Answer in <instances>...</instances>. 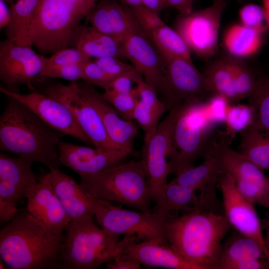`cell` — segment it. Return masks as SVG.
Segmentation results:
<instances>
[{
    "mask_svg": "<svg viewBox=\"0 0 269 269\" xmlns=\"http://www.w3.org/2000/svg\"><path fill=\"white\" fill-rule=\"evenodd\" d=\"M0 117V148L49 169L61 164L58 144L65 135L41 120L26 105L5 96Z\"/></svg>",
    "mask_w": 269,
    "mask_h": 269,
    "instance_id": "obj_1",
    "label": "cell"
},
{
    "mask_svg": "<svg viewBox=\"0 0 269 269\" xmlns=\"http://www.w3.org/2000/svg\"><path fill=\"white\" fill-rule=\"evenodd\" d=\"M231 228L223 214L196 209L165 217L163 239L199 269H215L223 239Z\"/></svg>",
    "mask_w": 269,
    "mask_h": 269,
    "instance_id": "obj_2",
    "label": "cell"
},
{
    "mask_svg": "<svg viewBox=\"0 0 269 269\" xmlns=\"http://www.w3.org/2000/svg\"><path fill=\"white\" fill-rule=\"evenodd\" d=\"M62 233L53 232L22 211L0 231V257L8 269L57 268Z\"/></svg>",
    "mask_w": 269,
    "mask_h": 269,
    "instance_id": "obj_3",
    "label": "cell"
},
{
    "mask_svg": "<svg viewBox=\"0 0 269 269\" xmlns=\"http://www.w3.org/2000/svg\"><path fill=\"white\" fill-rule=\"evenodd\" d=\"M98 0H39L31 41L41 53L53 54L71 46L73 35Z\"/></svg>",
    "mask_w": 269,
    "mask_h": 269,
    "instance_id": "obj_4",
    "label": "cell"
},
{
    "mask_svg": "<svg viewBox=\"0 0 269 269\" xmlns=\"http://www.w3.org/2000/svg\"><path fill=\"white\" fill-rule=\"evenodd\" d=\"M80 179L82 187L96 199L115 201L143 212H151V199L141 159L120 163Z\"/></svg>",
    "mask_w": 269,
    "mask_h": 269,
    "instance_id": "obj_5",
    "label": "cell"
},
{
    "mask_svg": "<svg viewBox=\"0 0 269 269\" xmlns=\"http://www.w3.org/2000/svg\"><path fill=\"white\" fill-rule=\"evenodd\" d=\"M60 248L58 269H91L111 262L120 235L110 233L88 221H71Z\"/></svg>",
    "mask_w": 269,
    "mask_h": 269,
    "instance_id": "obj_6",
    "label": "cell"
},
{
    "mask_svg": "<svg viewBox=\"0 0 269 269\" xmlns=\"http://www.w3.org/2000/svg\"><path fill=\"white\" fill-rule=\"evenodd\" d=\"M204 101L183 102L174 132L176 151L170 157V174L194 165L198 158L204 156L213 138L209 131L213 125L206 116Z\"/></svg>",
    "mask_w": 269,
    "mask_h": 269,
    "instance_id": "obj_7",
    "label": "cell"
},
{
    "mask_svg": "<svg viewBox=\"0 0 269 269\" xmlns=\"http://www.w3.org/2000/svg\"><path fill=\"white\" fill-rule=\"evenodd\" d=\"M182 103L173 106L151 135L144 140L142 156L151 200L156 202L167 183L170 165L167 160L176 151L174 128Z\"/></svg>",
    "mask_w": 269,
    "mask_h": 269,
    "instance_id": "obj_8",
    "label": "cell"
},
{
    "mask_svg": "<svg viewBox=\"0 0 269 269\" xmlns=\"http://www.w3.org/2000/svg\"><path fill=\"white\" fill-rule=\"evenodd\" d=\"M226 6L224 0H214L205 8L178 18L175 30L199 57L210 58L217 52L221 20Z\"/></svg>",
    "mask_w": 269,
    "mask_h": 269,
    "instance_id": "obj_9",
    "label": "cell"
},
{
    "mask_svg": "<svg viewBox=\"0 0 269 269\" xmlns=\"http://www.w3.org/2000/svg\"><path fill=\"white\" fill-rule=\"evenodd\" d=\"M43 94L63 104L88 136L93 145L100 151L119 148L110 139L95 109L82 94L78 82L68 85L54 83L46 86Z\"/></svg>",
    "mask_w": 269,
    "mask_h": 269,
    "instance_id": "obj_10",
    "label": "cell"
},
{
    "mask_svg": "<svg viewBox=\"0 0 269 269\" xmlns=\"http://www.w3.org/2000/svg\"><path fill=\"white\" fill-rule=\"evenodd\" d=\"M144 34L134 32L126 37L123 43L125 58L145 82L160 94L170 110L177 104L167 80V62Z\"/></svg>",
    "mask_w": 269,
    "mask_h": 269,
    "instance_id": "obj_11",
    "label": "cell"
},
{
    "mask_svg": "<svg viewBox=\"0 0 269 269\" xmlns=\"http://www.w3.org/2000/svg\"><path fill=\"white\" fill-rule=\"evenodd\" d=\"M95 216L101 227L111 234L134 236L141 241L163 238L164 218L151 212L126 210L110 201L96 199Z\"/></svg>",
    "mask_w": 269,
    "mask_h": 269,
    "instance_id": "obj_12",
    "label": "cell"
},
{
    "mask_svg": "<svg viewBox=\"0 0 269 269\" xmlns=\"http://www.w3.org/2000/svg\"><path fill=\"white\" fill-rule=\"evenodd\" d=\"M220 146L221 138L219 140L214 138L203 156V162L178 172L172 180L199 192L198 209L223 214L221 212L222 203L216 193L219 178L225 173L220 157Z\"/></svg>",
    "mask_w": 269,
    "mask_h": 269,
    "instance_id": "obj_13",
    "label": "cell"
},
{
    "mask_svg": "<svg viewBox=\"0 0 269 269\" xmlns=\"http://www.w3.org/2000/svg\"><path fill=\"white\" fill-rule=\"evenodd\" d=\"M31 161L0 153V220L6 223L16 216L17 205L37 183Z\"/></svg>",
    "mask_w": 269,
    "mask_h": 269,
    "instance_id": "obj_14",
    "label": "cell"
},
{
    "mask_svg": "<svg viewBox=\"0 0 269 269\" xmlns=\"http://www.w3.org/2000/svg\"><path fill=\"white\" fill-rule=\"evenodd\" d=\"M218 187L222 194L223 215L231 228L256 241L269 262L260 219L254 204L245 198L237 189L233 177L224 173L219 178Z\"/></svg>",
    "mask_w": 269,
    "mask_h": 269,
    "instance_id": "obj_15",
    "label": "cell"
},
{
    "mask_svg": "<svg viewBox=\"0 0 269 269\" xmlns=\"http://www.w3.org/2000/svg\"><path fill=\"white\" fill-rule=\"evenodd\" d=\"M0 91L5 96L11 97L26 105L41 120L53 128L88 145H93L69 110L58 101L43 93L32 92L21 94L1 86Z\"/></svg>",
    "mask_w": 269,
    "mask_h": 269,
    "instance_id": "obj_16",
    "label": "cell"
},
{
    "mask_svg": "<svg viewBox=\"0 0 269 269\" xmlns=\"http://www.w3.org/2000/svg\"><path fill=\"white\" fill-rule=\"evenodd\" d=\"M116 255L148 267L199 269L177 254L163 238L141 241L135 237L125 236L119 241Z\"/></svg>",
    "mask_w": 269,
    "mask_h": 269,
    "instance_id": "obj_17",
    "label": "cell"
},
{
    "mask_svg": "<svg viewBox=\"0 0 269 269\" xmlns=\"http://www.w3.org/2000/svg\"><path fill=\"white\" fill-rule=\"evenodd\" d=\"M61 164L76 172L80 177H87L120 163L129 154L121 149L100 151L61 140L58 144Z\"/></svg>",
    "mask_w": 269,
    "mask_h": 269,
    "instance_id": "obj_18",
    "label": "cell"
},
{
    "mask_svg": "<svg viewBox=\"0 0 269 269\" xmlns=\"http://www.w3.org/2000/svg\"><path fill=\"white\" fill-rule=\"evenodd\" d=\"M165 60L167 80L176 104L204 101L213 95L203 74L192 61L177 57Z\"/></svg>",
    "mask_w": 269,
    "mask_h": 269,
    "instance_id": "obj_19",
    "label": "cell"
},
{
    "mask_svg": "<svg viewBox=\"0 0 269 269\" xmlns=\"http://www.w3.org/2000/svg\"><path fill=\"white\" fill-rule=\"evenodd\" d=\"M26 198V211L49 230L62 233L72 221L53 188L49 173L39 177Z\"/></svg>",
    "mask_w": 269,
    "mask_h": 269,
    "instance_id": "obj_20",
    "label": "cell"
},
{
    "mask_svg": "<svg viewBox=\"0 0 269 269\" xmlns=\"http://www.w3.org/2000/svg\"><path fill=\"white\" fill-rule=\"evenodd\" d=\"M78 84L84 97L100 116L110 139L119 148L131 154L134 138L138 133L135 125L132 121L121 118L94 85L85 81Z\"/></svg>",
    "mask_w": 269,
    "mask_h": 269,
    "instance_id": "obj_21",
    "label": "cell"
},
{
    "mask_svg": "<svg viewBox=\"0 0 269 269\" xmlns=\"http://www.w3.org/2000/svg\"><path fill=\"white\" fill-rule=\"evenodd\" d=\"M85 18L96 30L123 40L133 32H143L131 8L115 0L97 2Z\"/></svg>",
    "mask_w": 269,
    "mask_h": 269,
    "instance_id": "obj_22",
    "label": "cell"
},
{
    "mask_svg": "<svg viewBox=\"0 0 269 269\" xmlns=\"http://www.w3.org/2000/svg\"><path fill=\"white\" fill-rule=\"evenodd\" d=\"M49 170L53 188L72 221L93 220L96 199L58 168Z\"/></svg>",
    "mask_w": 269,
    "mask_h": 269,
    "instance_id": "obj_23",
    "label": "cell"
},
{
    "mask_svg": "<svg viewBox=\"0 0 269 269\" xmlns=\"http://www.w3.org/2000/svg\"><path fill=\"white\" fill-rule=\"evenodd\" d=\"M123 40L105 34L92 26L80 25L72 39L71 46L91 58H125Z\"/></svg>",
    "mask_w": 269,
    "mask_h": 269,
    "instance_id": "obj_24",
    "label": "cell"
},
{
    "mask_svg": "<svg viewBox=\"0 0 269 269\" xmlns=\"http://www.w3.org/2000/svg\"><path fill=\"white\" fill-rule=\"evenodd\" d=\"M250 259L266 260L269 262L256 241L234 230L222 243L215 269H231L234 265Z\"/></svg>",
    "mask_w": 269,
    "mask_h": 269,
    "instance_id": "obj_25",
    "label": "cell"
},
{
    "mask_svg": "<svg viewBox=\"0 0 269 269\" xmlns=\"http://www.w3.org/2000/svg\"><path fill=\"white\" fill-rule=\"evenodd\" d=\"M265 30L235 23L226 30L223 45L229 56L240 59H246L257 54L264 43Z\"/></svg>",
    "mask_w": 269,
    "mask_h": 269,
    "instance_id": "obj_26",
    "label": "cell"
},
{
    "mask_svg": "<svg viewBox=\"0 0 269 269\" xmlns=\"http://www.w3.org/2000/svg\"><path fill=\"white\" fill-rule=\"evenodd\" d=\"M199 208L198 196L196 195L195 191L172 180L163 188L159 199L151 212L164 218L172 211L190 212Z\"/></svg>",
    "mask_w": 269,
    "mask_h": 269,
    "instance_id": "obj_27",
    "label": "cell"
},
{
    "mask_svg": "<svg viewBox=\"0 0 269 269\" xmlns=\"http://www.w3.org/2000/svg\"><path fill=\"white\" fill-rule=\"evenodd\" d=\"M39 0H17L10 4L11 20L6 35L15 44L32 47L31 31Z\"/></svg>",
    "mask_w": 269,
    "mask_h": 269,
    "instance_id": "obj_28",
    "label": "cell"
},
{
    "mask_svg": "<svg viewBox=\"0 0 269 269\" xmlns=\"http://www.w3.org/2000/svg\"><path fill=\"white\" fill-rule=\"evenodd\" d=\"M203 74L213 94L222 96L231 103L240 101L229 56L217 59L210 63Z\"/></svg>",
    "mask_w": 269,
    "mask_h": 269,
    "instance_id": "obj_29",
    "label": "cell"
},
{
    "mask_svg": "<svg viewBox=\"0 0 269 269\" xmlns=\"http://www.w3.org/2000/svg\"><path fill=\"white\" fill-rule=\"evenodd\" d=\"M238 151L263 170L269 171V132L249 127L241 132Z\"/></svg>",
    "mask_w": 269,
    "mask_h": 269,
    "instance_id": "obj_30",
    "label": "cell"
},
{
    "mask_svg": "<svg viewBox=\"0 0 269 269\" xmlns=\"http://www.w3.org/2000/svg\"><path fill=\"white\" fill-rule=\"evenodd\" d=\"M165 60L181 57L192 61L191 51L180 35L165 23L146 34Z\"/></svg>",
    "mask_w": 269,
    "mask_h": 269,
    "instance_id": "obj_31",
    "label": "cell"
},
{
    "mask_svg": "<svg viewBox=\"0 0 269 269\" xmlns=\"http://www.w3.org/2000/svg\"><path fill=\"white\" fill-rule=\"evenodd\" d=\"M248 98L256 111L255 121L251 126L269 132V78L258 76L255 88Z\"/></svg>",
    "mask_w": 269,
    "mask_h": 269,
    "instance_id": "obj_32",
    "label": "cell"
},
{
    "mask_svg": "<svg viewBox=\"0 0 269 269\" xmlns=\"http://www.w3.org/2000/svg\"><path fill=\"white\" fill-rule=\"evenodd\" d=\"M256 111L251 104H230L227 109L224 123L226 130L224 134L233 137L239 132H242L254 122Z\"/></svg>",
    "mask_w": 269,
    "mask_h": 269,
    "instance_id": "obj_33",
    "label": "cell"
},
{
    "mask_svg": "<svg viewBox=\"0 0 269 269\" xmlns=\"http://www.w3.org/2000/svg\"><path fill=\"white\" fill-rule=\"evenodd\" d=\"M229 57L236 88L240 100L248 98L255 88L258 76L243 59Z\"/></svg>",
    "mask_w": 269,
    "mask_h": 269,
    "instance_id": "obj_34",
    "label": "cell"
},
{
    "mask_svg": "<svg viewBox=\"0 0 269 269\" xmlns=\"http://www.w3.org/2000/svg\"><path fill=\"white\" fill-rule=\"evenodd\" d=\"M103 95L123 119L130 121L134 120V111L138 100L135 89L131 93H120L108 89Z\"/></svg>",
    "mask_w": 269,
    "mask_h": 269,
    "instance_id": "obj_35",
    "label": "cell"
},
{
    "mask_svg": "<svg viewBox=\"0 0 269 269\" xmlns=\"http://www.w3.org/2000/svg\"><path fill=\"white\" fill-rule=\"evenodd\" d=\"M43 68L72 64H83L91 58L78 48H65L53 53L49 57L43 56Z\"/></svg>",
    "mask_w": 269,
    "mask_h": 269,
    "instance_id": "obj_36",
    "label": "cell"
},
{
    "mask_svg": "<svg viewBox=\"0 0 269 269\" xmlns=\"http://www.w3.org/2000/svg\"><path fill=\"white\" fill-rule=\"evenodd\" d=\"M162 115L146 106L138 99L133 114L135 120L144 133V140L147 139L158 126Z\"/></svg>",
    "mask_w": 269,
    "mask_h": 269,
    "instance_id": "obj_37",
    "label": "cell"
},
{
    "mask_svg": "<svg viewBox=\"0 0 269 269\" xmlns=\"http://www.w3.org/2000/svg\"><path fill=\"white\" fill-rule=\"evenodd\" d=\"M135 89L139 101L163 115L167 109L165 104L158 98L155 89L147 84L140 75L136 80Z\"/></svg>",
    "mask_w": 269,
    "mask_h": 269,
    "instance_id": "obj_38",
    "label": "cell"
},
{
    "mask_svg": "<svg viewBox=\"0 0 269 269\" xmlns=\"http://www.w3.org/2000/svg\"><path fill=\"white\" fill-rule=\"evenodd\" d=\"M240 23L248 27L266 30V19L264 8L258 4L249 3L239 10Z\"/></svg>",
    "mask_w": 269,
    "mask_h": 269,
    "instance_id": "obj_39",
    "label": "cell"
},
{
    "mask_svg": "<svg viewBox=\"0 0 269 269\" xmlns=\"http://www.w3.org/2000/svg\"><path fill=\"white\" fill-rule=\"evenodd\" d=\"M113 79L94 60L83 64L82 80L84 81L106 90Z\"/></svg>",
    "mask_w": 269,
    "mask_h": 269,
    "instance_id": "obj_40",
    "label": "cell"
},
{
    "mask_svg": "<svg viewBox=\"0 0 269 269\" xmlns=\"http://www.w3.org/2000/svg\"><path fill=\"white\" fill-rule=\"evenodd\" d=\"M231 103L225 97L213 94L204 102V111L207 119L213 124L224 122L228 106Z\"/></svg>",
    "mask_w": 269,
    "mask_h": 269,
    "instance_id": "obj_41",
    "label": "cell"
},
{
    "mask_svg": "<svg viewBox=\"0 0 269 269\" xmlns=\"http://www.w3.org/2000/svg\"><path fill=\"white\" fill-rule=\"evenodd\" d=\"M83 64H72L44 68L38 77L77 81L82 79Z\"/></svg>",
    "mask_w": 269,
    "mask_h": 269,
    "instance_id": "obj_42",
    "label": "cell"
},
{
    "mask_svg": "<svg viewBox=\"0 0 269 269\" xmlns=\"http://www.w3.org/2000/svg\"><path fill=\"white\" fill-rule=\"evenodd\" d=\"M130 8L136 22L145 34L165 24L159 15L142 5Z\"/></svg>",
    "mask_w": 269,
    "mask_h": 269,
    "instance_id": "obj_43",
    "label": "cell"
},
{
    "mask_svg": "<svg viewBox=\"0 0 269 269\" xmlns=\"http://www.w3.org/2000/svg\"><path fill=\"white\" fill-rule=\"evenodd\" d=\"M94 60L113 78L134 69L132 65L116 57H100L95 58Z\"/></svg>",
    "mask_w": 269,
    "mask_h": 269,
    "instance_id": "obj_44",
    "label": "cell"
},
{
    "mask_svg": "<svg viewBox=\"0 0 269 269\" xmlns=\"http://www.w3.org/2000/svg\"><path fill=\"white\" fill-rule=\"evenodd\" d=\"M139 75L135 69L122 74L112 80L108 89L120 93H131L135 89L134 85H136Z\"/></svg>",
    "mask_w": 269,
    "mask_h": 269,
    "instance_id": "obj_45",
    "label": "cell"
},
{
    "mask_svg": "<svg viewBox=\"0 0 269 269\" xmlns=\"http://www.w3.org/2000/svg\"><path fill=\"white\" fill-rule=\"evenodd\" d=\"M141 264L137 261L125 259L119 256H115L114 260L108 263L107 269H139Z\"/></svg>",
    "mask_w": 269,
    "mask_h": 269,
    "instance_id": "obj_46",
    "label": "cell"
},
{
    "mask_svg": "<svg viewBox=\"0 0 269 269\" xmlns=\"http://www.w3.org/2000/svg\"><path fill=\"white\" fill-rule=\"evenodd\" d=\"M166 6L175 8L180 15H187L193 11V0H164Z\"/></svg>",
    "mask_w": 269,
    "mask_h": 269,
    "instance_id": "obj_47",
    "label": "cell"
},
{
    "mask_svg": "<svg viewBox=\"0 0 269 269\" xmlns=\"http://www.w3.org/2000/svg\"><path fill=\"white\" fill-rule=\"evenodd\" d=\"M11 20L10 8L3 0H0V28L6 27Z\"/></svg>",
    "mask_w": 269,
    "mask_h": 269,
    "instance_id": "obj_48",
    "label": "cell"
},
{
    "mask_svg": "<svg viewBox=\"0 0 269 269\" xmlns=\"http://www.w3.org/2000/svg\"><path fill=\"white\" fill-rule=\"evenodd\" d=\"M141 4L159 15L166 6L164 0H141Z\"/></svg>",
    "mask_w": 269,
    "mask_h": 269,
    "instance_id": "obj_49",
    "label": "cell"
},
{
    "mask_svg": "<svg viewBox=\"0 0 269 269\" xmlns=\"http://www.w3.org/2000/svg\"><path fill=\"white\" fill-rule=\"evenodd\" d=\"M265 14L266 22L269 28V0H262Z\"/></svg>",
    "mask_w": 269,
    "mask_h": 269,
    "instance_id": "obj_50",
    "label": "cell"
},
{
    "mask_svg": "<svg viewBox=\"0 0 269 269\" xmlns=\"http://www.w3.org/2000/svg\"><path fill=\"white\" fill-rule=\"evenodd\" d=\"M129 7H135L142 5L141 0H121Z\"/></svg>",
    "mask_w": 269,
    "mask_h": 269,
    "instance_id": "obj_51",
    "label": "cell"
},
{
    "mask_svg": "<svg viewBox=\"0 0 269 269\" xmlns=\"http://www.w3.org/2000/svg\"><path fill=\"white\" fill-rule=\"evenodd\" d=\"M266 234L264 236V239L266 247L269 252V225L266 224Z\"/></svg>",
    "mask_w": 269,
    "mask_h": 269,
    "instance_id": "obj_52",
    "label": "cell"
},
{
    "mask_svg": "<svg viewBox=\"0 0 269 269\" xmlns=\"http://www.w3.org/2000/svg\"><path fill=\"white\" fill-rule=\"evenodd\" d=\"M0 269H8L6 264L3 261V260L1 258L0 260Z\"/></svg>",
    "mask_w": 269,
    "mask_h": 269,
    "instance_id": "obj_53",
    "label": "cell"
},
{
    "mask_svg": "<svg viewBox=\"0 0 269 269\" xmlns=\"http://www.w3.org/2000/svg\"><path fill=\"white\" fill-rule=\"evenodd\" d=\"M3 0L6 3L8 2V3H10V4L13 3L12 0Z\"/></svg>",
    "mask_w": 269,
    "mask_h": 269,
    "instance_id": "obj_54",
    "label": "cell"
},
{
    "mask_svg": "<svg viewBox=\"0 0 269 269\" xmlns=\"http://www.w3.org/2000/svg\"><path fill=\"white\" fill-rule=\"evenodd\" d=\"M165 2V1H164Z\"/></svg>",
    "mask_w": 269,
    "mask_h": 269,
    "instance_id": "obj_55",
    "label": "cell"
}]
</instances>
